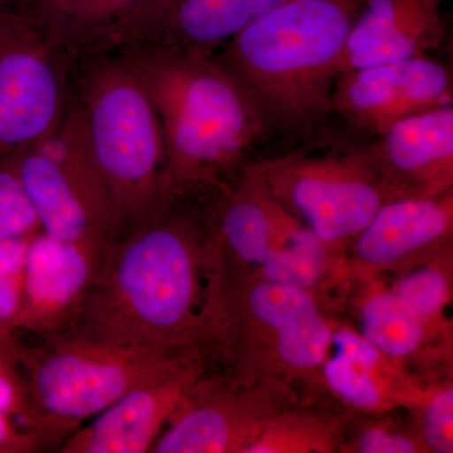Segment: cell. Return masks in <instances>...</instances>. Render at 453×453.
<instances>
[{"instance_id": "6da1fadb", "label": "cell", "mask_w": 453, "mask_h": 453, "mask_svg": "<svg viewBox=\"0 0 453 453\" xmlns=\"http://www.w3.org/2000/svg\"><path fill=\"white\" fill-rule=\"evenodd\" d=\"M211 234V213L179 196L113 240L68 330L127 347L204 350Z\"/></svg>"}, {"instance_id": "7a4b0ae2", "label": "cell", "mask_w": 453, "mask_h": 453, "mask_svg": "<svg viewBox=\"0 0 453 453\" xmlns=\"http://www.w3.org/2000/svg\"><path fill=\"white\" fill-rule=\"evenodd\" d=\"M148 91L162 124L169 201L223 177L266 135L264 116L216 53L127 47L118 50Z\"/></svg>"}, {"instance_id": "3957f363", "label": "cell", "mask_w": 453, "mask_h": 453, "mask_svg": "<svg viewBox=\"0 0 453 453\" xmlns=\"http://www.w3.org/2000/svg\"><path fill=\"white\" fill-rule=\"evenodd\" d=\"M366 0H286L237 33L217 58L268 131L306 135L332 111L339 62Z\"/></svg>"}, {"instance_id": "277c9868", "label": "cell", "mask_w": 453, "mask_h": 453, "mask_svg": "<svg viewBox=\"0 0 453 453\" xmlns=\"http://www.w3.org/2000/svg\"><path fill=\"white\" fill-rule=\"evenodd\" d=\"M334 319L315 292L208 265L205 348L219 351L237 383L277 380L321 390Z\"/></svg>"}, {"instance_id": "5b68a950", "label": "cell", "mask_w": 453, "mask_h": 453, "mask_svg": "<svg viewBox=\"0 0 453 453\" xmlns=\"http://www.w3.org/2000/svg\"><path fill=\"white\" fill-rule=\"evenodd\" d=\"M68 97L111 202L115 237L169 204L162 124L148 91L118 50L71 62ZM112 240V241H113Z\"/></svg>"}, {"instance_id": "8992f818", "label": "cell", "mask_w": 453, "mask_h": 453, "mask_svg": "<svg viewBox=\"0 0 453 453\" xmlns=\"http://www.w3.org/2000/svg\"><path fill=\"white\" fill-rule=\"evenodd\" d=\"M187 350L127 347L70 330L41 338L35 347L18 344L12 410L28 428L29 441L61 447L76 429Z\"/></svg>"}, {"instance_id": "52a82bcc", "label": "cell", "mask_w": 453, "mask_h": 453, "mask_svg": "<svg viewBox=\"0 0 453 453\" xmlns=\"http://www.w3.org/2000/svg\"><path fill=\"white\" fill-rule=\"evenodd\" d=\"M219 190L211 211V267L297 286L327 301L333 291L345 297L347 261L271 195L257 164L243 166L237 183Z\"/></svg>"}, {"instance_id": "ba28073f", "label": "cell", "mask_w": 453, "mask_h": 453, "mask_svg": "<svg viewBox=\"0 0 453 453\" xmlns=\"http://www.w3.org/2000/svg\"><path fill=\"white\" fill-rule=\"evenodd\" d=\"M3 162L17 175L44 234L61 242L103 249L112 242L111 202L89 150L81 116L70 97L52 135Z\"/></svg>"}, {"instance_id": "9c48e42d", "label": "cell", "mask_w": 453, "mask_h": 453, "mask_svg": "<svg viewBox=\"0 0 453 453\" xmlns=\"http://www.w3.org/2000/svg\"><path fill=\"white\" fill-rule=\"evenodd\" d=\"M256 164L271 195L344 258L375 213L401 198L381 177L366 146L342 153H291Z\"/></svg>"}, {"instance_id": "30bf717a", "label": "cell", "mask_w": 453, "mask_h": 453, "mask_svg": "<svg viewBox=\"0 0 453 453\" xmlns=\"http://www.w3.org/2000/svg\"><path fill=\"white\" fill-rule=\"evenodd\" d=\"M70 65L28 12L0 17V160L55 133L67 107Z\"/></svg>"}, {"instance_id": "8fae6325", "label": "cell", "mask_w": 453, "mask_h": 453, "mask_svg": "<svg viewBox=\"0 0 453 453\" xmlns=\"http://www.w3.org/2000/svg\"><path fill=\"white\" fill-rule=\"evenodd\" d=\"M285 380L237 383L205 374L164 428L154 453H247L270 419L297 403Z\"/></svg>"}, {"instance_id": "7c38bea8", "label": "cell", "mask_w": 453, "mask_h": 453, "mask_svg": "<svg viewBox=\"0 0 453 453\" xmlns=\"http://www.w3.org/2000/svg\"><path fill=\"white\" fill-rule=\"evenodd\" d=\"M207 374L204 350L193 348L76 429L64 453L151 452L164 428Z\"/></svg>"}, {"instance_id": "4fadbf2b", "label": "cell", "mask_w": 453, "mask_h": 453, "mask_svg": "<svg viewBox=\"0 0 453 453\" xmlns=\"http://www.w3.org/2000/svg\"><path fill=\"white\" fill-rule=\"evenodd\" d=\"M452 98L451 71L427 55L340 73L332 111L378 136L414 113L451 105Z\"/></svg>"}, {"instance_id": "5bb4252c", "label": "cell", "mask_w": 453, "mask_h": 453, "mask_svg": "<svg viewBox=\"0 0 453 453\" xmlns=\"http://www.w3.org/2000/svg\"><path fill=\"white\" fill-rule=\"evenodd\" d=\"M286 0H142L101 42L98 52L169 47L213 55Z\"/></svg>"}, {"instance_id": "9a60e30c", "label": "cell", "mask_w": 453, "mask_h": 453, "mask_svg": "<svg viewBox=\"0 0 453 453\" xmlns=\"http://www.w3.org/2000/svg\"><path fill=\"white\" fill-rule=\"evenodd\" d=\"M451 249L453 192L401 196L386 203L349 247V280L398 275Z\"/></svg>"}, {"instance_id": "2e32d148", "label": "cell", "mask_w": 453, "mask_h": 453, "mask_svg": "<svg viewBox=\"0 0 453 453\" xmlns=\"http://www.w3.org/2000/svg\"><path fill=\"white\" fill-rule=\"evenodd\" d=\"M106 249L61 242L42 231L33 235L27 251L18 333L46 338L70 329Z\"/></svg>"}, {"instance_id": "e0dca14e", "label": "cell", "mask_w": 453, "mask_h": 453, "mask_svg": "<svg viewBox=\"0 0 453 453\" xmlns=\"http://www.w3.org/2000/svg\"><path fill=\"white\" fill-rule=\"evenodd\" d=\"M427 381L380 353L353 324L334 319L329 350L321 365V390L350 412L412 413L422 402Z\"/></svg>"}, {"instance_id": "ac0fdd59", "label": "cell", "mask_w": 453, "mask_h": 453, "mask_svg": "<svg viewBox=\"0 0 453 453\" xmlns=\"http://www.w3.org/2000/svg\"><path fill=\"white\" fill-rule=\"evenodd\" d=\"M345 299L351 324L384 356L425 380L452 377V340L413 314L384 277L356 280Z\"/></svg>"}, {"instance_id": "d6986e66", "label": "cell", "mask_w": 453, "mask_h": 453, "mask_svg": "<svg viewBox=\"0 0 453 453\" xmlns=\"http://www.w3.org/2000/svg\"><path fill=\"white\" fill-rule=\"evenodd\" d=\"M366 149L399 196L453 192L452 104L396 121Z\"/></svg>"}, {"instance_id": "ffe728a7", "label": "cell", "mask_w": 453, "mask_h": 453, "mask_svg": "<svg viewBox=\"0 0 453 453\" xmlns=\"http://www.w3.org/2000/svg\"><path fill=\"white\" fill-rule=\"evenodd\" d=\"M449 0H366L349 33L339 74L427 56L449 33Z\"/></svg>"}, {"instance_id": "44dd1931", "label": "cell", "mask_w": 453, "mask_h": 453, "mask_svg": "<svg viewBox=\"0 0 453 453\" xmlns=\"http://www.w3.org/2000/svg\"><path fill=\"white\" fill-rule=\"evenodd\" d=\"M142 0H35L28 9L47 40L73 62L101 42Z\"/></svg>"}, {"instance_id": "7402d4cb", "label": "cell", "mask_w": 453, "mask_h": 453, "mask_svg": "<svg viewBox=\"0 0 453 453\" xmlns=\"http://www.w3.org/2000/svg\"><path fill=\"white\" fill-rule=\"evenodd\" d=\"M342 425L344 417L297 402L270 419L247 453H339Z\"/></svg>"}, {"instance_id": "603a6c76", "label": "cell", "mask_w": 453, "mask_h": 453, "mask_svg": "<svg viewBox=\"0 0 453 453\" xmlns=\"http://www.w3.org/2000/svg\"><path fill=\"white\" fill-rule=\"evenodd\" d=\"M389 286L423 323L438 335L453 340L452 320L446 315L453 296V249L395 275Z\"/></svg>"}, {"instance_id": "cb8c5ba5", "label": "cell", "mask_w": 453, "mask_h": 453, "mask_svg": "<svg viewBox=\"0 0 453 453\" xmlns=\"http://www.w3.org/2000/svg\"><path fill=\"white\" fill-rule=\"evenodd\" d=\"M339 453H429L418 426L410 413L396 411L353 413L344 417Z\"/></svg>"}, {"instance_id": "d4e9b609", "label": "cell", "mask_w": 453, "mask_h": 453, "mask_svg": "<svg viewBox=\"0 0 453 453\" xmlns=\"http://www.w3.org/2000/svg\"><path fill=\"white\" fill-rule=\"evenodd\" d=\"M33 235L0 240V349L9 354L18 348L27 251Z\"/></svg>"}, {"instance_id": "484cf974", "label": "cell", "mask_w": 453, "mask_h": 453, "mask_svg": "<svg viewBox=\"0 0 453 453\" xmlns=\"http://www.w3.org/2000/svg\"><path fill=\"white\" fill-rule=\"evenodd\" d=\"M411 414L429 453L453 452L452 377L427 381L421 403Z\"/></svg>"}, {"instance_id": "4316f807", "label": "cell", "mask_w": 453, "mask_h": 453, "mask_svg": "<svg viewBox=\"0 0 453 453\" xmlns=\"http://www.w3.org/2000/svg\"><path fill=\"white\" fill-rule=\"evenodd\" d=\"M41 231L31 202L17 175L5 162H0V240L31 237Z\"/></svg>"}, {"instance_id": "83f0119b", "label": "cell", "mask_w": 453, "mask_h": 453, "mask_svg": "<svg viewBox=\"0 0 453 453\" xmlns=\"http://www.w3.org/2000/svg\"><path fill=\"white\" fill-rule=\"evenodd\" d=\"M5 4L12 9H18V11H28L35 0H4Z\"/></svg>"}, {"instance_id": "f1b7e54d", "label": "cell", "mask_w": 453, "mask_h": 453, "mask_svg": "<svg viewBox=\"0 0 453 453\" xmlns=\"http://www.w3.org/2000/svg\"><path fill=\"white\" fill-rule=\"evenodd\" d=\"M9 9H12V8L8 7V5L5 4L4 0H0V17H2L3 14L5 13V12L9 11Z\"/></svg>"}]
</instances>
